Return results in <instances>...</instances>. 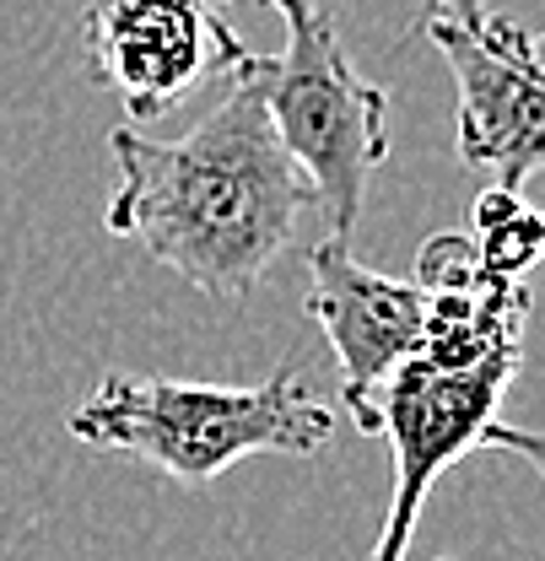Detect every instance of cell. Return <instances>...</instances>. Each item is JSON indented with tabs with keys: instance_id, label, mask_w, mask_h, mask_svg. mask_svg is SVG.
<instances>
[{
	"instance_id": "5b68a950",
	"label": "cell",
	"mask_w": 545,
	"mask_h": 561,
	"mask_svg": "<svg viewBox=\"0 0 545 561\" xmlns=\"http://www.w3.org/2000/svg\"><path fill=\"white\" fill-rule=\"evenodd\" d=\"M87 70L125 103V125H157L222 81L254 49L211 11V0H87L81 11Z\"/></svg>"
},
{
	"instance_id": "9c48e42d",
	"label": "cell",
	"mask_w": 545,
	"mask_h": 561,
	"mask_svg": "<svg viewBox=\"0 0 545 561\" xmlns=\"http://www.w3.org/2000/svg\"><path fill=\"white\" fill-rule=\"evenodd\" d=\"M432 16H449V22H486L491 11H486V0H432Z\"/></svg>"
},
{
	"instance_id": "7a4b0ae2",
	"label": "cell",
	"mask_w": 545,
	"mask_h": 561,
	"mask_svg": "<svg viewBox=\"0 0 545 561\" xmlns=\"http://www.w3.org/2000/svg\"><path fill=\"white\" fill-rule=\"evenodd\" d=\"M416 286L427 291L421 346L384 383L373 411V437L395 454V486L367 561H406L427 491L465 454L502 448L541 465V437L497 421L502 394L524 367L530 280L491 276L470 232H438L416 260Z\"/></svg>"
},
{
	"instance_id": "6da1fadb",
	"label": "cell",
	"mask_w": 545,
	"mask_h": 561,
	"mask_svg": "<svg viewBox=\"0 0 545 561\" xmlns=\"http://www.w3.org/2000/svg\"><path fill=\"white\" fill-rule=\"evenodd\" d=\"M216 87L222 92L184 136L157 140L130 125L109 136L120 184L103 221L201 297L249 302L314 210V190L275 140L249 60Z\"/></svg>"
},
{
	"instance_id": "52a82bcc",
	"label": "cell",
	"mask_w": 545,
	"mask_h": 561,
	"mask_svg": "<svg viewBox=\"0 0 545 561\" xmlns=\"http://www.w3.org/2000/svg\"><path fill=\"white\" fill-rule=\"evenodd\" d=\"M308 313L341 362V394L356 432L373 437L384 383L406 367L427 330V291L416 280L367 271L341 238H325L308 260Z\"/></svg>"
},
{
	"instance_id": "30bf717a",
	"label": "cell",
	"mask_w": 545,
	"mask_h": 561,
	"mask_svg": "<svg viewBox=\"0 0 545 561\" xmlns=\"http://www.w3.org/2000/svg\"><path fill=\"white\" fill-rule=\"evenodd\" d=\"M438 561H449V557H438Z\"/></svg>"
},
{
	"instance_id": "ba28073f",
	"label": "cell",
	"mask_w": 545,
	"mask_h": 561,
	"mask_svg": "<svg viewBox=\"0 0 545 561\" xmlns=\"http://www.w3.org/2000/svg\"><path fill=\"white\" fill-rule=\"evenodd\" d=\"M476 260L502 280H530L535 260H541V216L524 206V195H508V190H486L476 201Z\"/></svg>"
},
{
	"instance_id": "277c9868",
	"label": "cell",
	"mask_w": 545,
	"mask_h": 561,
	"mask_svg": "<svg viewBox=\"0 0 545 561\" xmlns=\"http://www.w3.org/2000/svg\"><path fill=\"white\" fill-rule=\"evenodd\" d=\"M286 22L281 55H249L275 140L303 168L325 238H351L367 179L389 157V92L345 60L330 0H265Z\"/></svg>"
},
{
	"instance_id": "3957f363",
	"label": "cell",
	"mask_w": 545,
	"mask_h": 561,
	"mask_svg": "<svg viewBox=\"0 0 545 561\" xmlns=\"http://www.w3.org/2000/svg\"><path fill=\"white\" fill-rule=\"evenodd\" d=\"M66 432L87 448L146 459L179 486H211L249 454H319L336 437V411L297 367H275L265 383L109 373L66 416Z\"/></svg>"
},
{
	"instance_id": "8992f818",
	"label": "cell",
	"mask_w": 545,
	"mask_h": 561,
	"mask_svg": "<svg viewBox=\"0 0 545 561\" xmlns=\"http://www.w3.org/2000/svg\"><path fill=\"white\" fill-rule=\"evenodd\" d=\"M421 38L454 70L459 157L497 179L491 190L524 195L545 151V76L535 33L508 16H486L470 27L427 11Z\"/></svg>"
}]
</instances>
